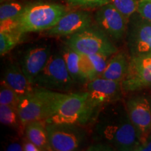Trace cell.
<instances>
[{"label":"cell","mask_w":151,"mask_h":151,"mask_svg":"<svg viewBox=\"0 0 151 151\" xmlns=\"http://www.w3.org/2000/svg\"><path fill=\"white\" fill-rule=\"evenodd\" d=\"M48 141L52 150H78L86 139V131L81 124L72 123H46Z\"/></svg>","instance_id":"obj_9"},{"label":"cell","mask_w":151,"mask_h":151,"mask_svg":"<svg viewBox=\"0 0 151 151\" xmlns=\"http://www.w3.org/2000/svg\"><path fill=\"white\" fill-rule=\"evenodd\" d=\"M111 56L103 54L82 55L83 71L88 82L101 76Z\"/></svg>","instance_id":"obj_16"},{"label":"cell","mask_w":151,"mask_h":151,"mask_svg":"<svg viewBox=\"0 0 151 151\" xmlns=\"http://www.w3.org/2000/svg\"><path fill=\"white\" fill-rule=\"evenodd\" d=\"M22 146H23L24 151H41V149L37 145L30 141L26 137L22 141Z\"/></svg>","instance_id":"obj_27"},{"label":"cell","mask_w":151,"mask_h":151,"mask_svg":"<svg viewBox=\"0 0 151 151\" xmlns=\"http://www.w3.org/2000/svg\"><path fill=\"white\" fill-rule=\"evenodd\" d=\"M88 92L70 93L59 92L53 109L46 123H72L83 125L88 123Z\"/></svg>","instance_id":"obj_4"},{"label":"cell","mask_w":151,"mask_h":151,"mask_svg":"<svg viewBox=\"0 0 151 151\" xmlns=\"http://www.w3.org/2000/svg\"><path fill=\"white\" fill-rule=\"evenodd\" d=\"M124 101L130 120L143 143L151 134V91L132 92Z\"/></svg>","instance_id":"obj_8"},{"label":"cell","mask_w":151,"mask_h":151,"mask_svg":"<svg viewBox=\"0 0 151 151\" xmlns=\"http://www.w3.org/2000/svg\"><path fill=\"white\" fill-rule=\"evenodd\" d=\"M45 120H35L25 125V137L35 143L41 150H52L48 141Z\"/></svg>","instance_id":"obj_20"},{"label":"cell","mask_w":151,"mask_h":151,"mask_svg":"<svg viewBox=\"0 0 151 151\" xmlns=\"http://www.w3.org/2000/svg\"><path fill=\"white\" fill-rule=\"evenodd\" d=\"M67 46L81 55H113L118 52L111 39L99 27H90L71 35Z\"/></svg>","instance_id":"obj_6"},{"label":"cell","mask_w":151,"mask_h":151,"mask_svg":"<svg viewBox=\"0 0 151 151\" xmlns=\"http://www.w3.org/2000/svg\"><path fill=\"white\" fill-rule=\"evenodd\" d=\"M68 4L81 8H94L109 3V0H66Z\"/></svg>","instance_id":"obj_25"},{"label":"cell","mask_w":151,"mask_h":151,"mask_svg":"<svg viewBox=\"0 0 151 151\" xmlns=\"http://www.w3.org/2000/svg\"><path fill=\"white\" fill-rule=\"evenodd\" d=\"M91 17L87 11H77L67 13L55 25L48 29L47 34L56 37L71 36L91 27Z\"/></svg>","instance_id":"obj_14"},{"label":"cell","mask_w":151,"mask_h":151,"mask_svg":"<svg viewBox=\"0 0 151 151\" xmlns=\"http://www.w3.org/2000/svg\"><path fill=\"white\" fill-rule=\"evenodd\" d=\"M10 1V0H1V1Z\"/></svg>","instance_id":"obj_31"},{"label":"cell","mask_w":151,"mask_h":151,"mask_svg":"<svg viewBox=\"0 0 151 151\" xmlns=\"http://www.w3.org/2000/svg\"><path fill=\"white\" fill-rule=\"evenodd\" d=\"M151 151V134L146 141L141 143L136 151Z\"/></svg>","instance_id":"obj_28"},{"label":"cell","mask_w":151,"mask_h":151,"mask_svg":"<svg viewBox=\"0 0 151 151\" xmlns=\"http://www.w3.org/2000/svg\"><path fill=\"white\" fill-rule=\"evenodd\" d=\"M148 89L149 90H150V91H151V86H150V87H149V88H148Z\"/></svg>","instance_id":"obj_30"},{"label":"cell","mask_w":151,"mask_h":151,"mask_svg":"<svg viewBox=\"0 0 151 151\" xmlns=\"http://www.w3.org/2000/svg\"><path fill=\"white\" fill-rule=\"evenodd\" d=\"M51 55V49L47 44L36 45L24 52L20 67L24 75L33 84L35 78L46 66Z\"/></svg>","instance_id":"obj_13"},{"label":"cell","mask_w":151,"mask_h":151,"mask_svg":"<svg viewBox=\"0 0 151 151\" xmlns=\"http://www.w3.org/2000/svg\"><path fill=\"white\" fill-rule=\"evenodd\" d=\"M127 37L129 57L151 56V22L137 11L129 19Z\"/></svg>","instance_id":"obj_10"},{"label":"cell","mask_w":151,"mask_h":151,"mask_svg":"<svg viewBox=\"0 0 151 151\" xmlns=\"http://www.w3.org/2000/svg\"><path fill=\"white\" fill-rule=\"evenodd\" d=\"M117 10L129 21L132 15L137 11V0H109Z\"/></svg>","instance_id":"obj_23"},{"label":"cell","mask_w":151,"mask_h":151,"mask_svg":"<svg viewBox=\"0 0 151 151\" xmlns=\"http://www.w3.org/2000/svg\"><path fill=\"white\" fill-rule=\"evenodd\" d=\"M137 12L143 18L151 22V0H139Z\"/></svg>","instance_id":"obj_26"},{"label":"cell","mask_w":151,"mask_h":151,"mask_svg":"<svg viewBox=\"0 0 151 151\" xmlns=\"http://www.w3.org/2000/svg\"><path fill=\"white\" fill-rule=\"evenodd\" d=\"M24 7L18 2L3 4L0 7V32L17 30L18 18Z\"/></svg>","instance_id":"obj_18"},{"label":"cell","mask_w":151,"mask_h":151,"mask_svg":"<svg viewBox=\"0 0 151 151\" xmlns=\"http://www.w3.org/2000/svg\"><path fill=\"white\" fill-rule=\"evenodd\" d=\"M121 83L124 92L148 88L151 86V56L129 57L127 73Z\"/></svg>","instance_id":"obj_11"},{"label":"cell","mask_w":151,"mask_h":151,"mask_svg":"<svg viewBox=\"0 0 151 151\" xmlns=\"http://www.w3.org/2000/svg\"><path fill=\"white\" fill-rule=\"evenodd\" d=\"M129 58L124 52H117L111 57L101 77L118 82H122L126 76L129 67Z\"/></svg>","instance_id":"obj_17"},{"label":"cell","mask_w":151,"mask_h":151,"mask_svg":"<svg viewBox=\"0 0 151 151\" xmlns=\"http://www.w3.org/2000/svg\"><path fill=\"white\" fill-rule=\"evenodd\" d=\"M74 82L66 66L62 52L52 54L34 81V86L60 92H69Z\"/></svg>","instance_id":"obj_7"},{"label":"cell","mask_w":151,"mask_h":151,"mask_svg":"<svg viewBox=\"0 0 151 151\" xmlns=\"http://www.w3.org/2000/svg\"><path fill=\"white\" fill-rule=\"evenodd\" d=\"M20 97L6 83L1 81L0 88V104L18 107Z\"/></svg>","instance_id":"obj_24"},{"label":"cell","mask_w":151,"mask_h":151,"mask_svg":"<svg viewBox=\"0 0 151 151\" xmlns=\"http://www.w3.org/2000/svg\"><path fill=\"white\" fill-rule=\"evenodd\" d=\"M66 66L74 83L86 84L88 83L82 67V55L66 46L61 51Z\"/></svg>","instance_id":"obj_19"},{"label":"cell","mask_w":151,"mask_h":151,"mask_svg":"<svg viewBox=\"0 0 151 151\" xmlns=\"http://www.w3.org/2000/svg\"><path fill=\"white\" fill-rule=\"evenodd\" d=\"M6 150L9 151H22L23 150V146L22 143L19 142H11L6 146Z\"/></svg>","instance_id":"obj_29"},{"label":"cell","mask_w":151,"mask_h":151,"mask_svg":"<svg viewBox=\"0 0 151 151\" xmlns=\"http://www.w3.org/2000/svg\"><path fill=\"white\" fill-rule=\"evenodd\" d=\"M23 35L18 30L8 32H0V54L4 55L10 52L20 41Z\"/></svg>","instance_id":"obj_22"},{"label":"cell","mask_w":151,"mask_h":151,"mask_svg":"<svg viewBox=\"0 0 151 151\" xmlns=\"http://www.w3.org/2000/svg\"><path fill=\"white\" fill-rule=\"evenodd\" d=\"M67 14L65 6L55 3H35L24 7L18 18L17 30L22 34L48 30Z\"/></svg>","instance_id":"obj_2"},{"label":"cell","mask_w":151,"mask_h":151,"mask_svg":"<svg viewBox=\"0 0 151 151\" xmlns=\"http://www.w3.org/2000/svg\"><path fill=\"white\" fill-rule=\"evenodd\" d=\"M2 81L20 97L32 91L35 87L24 75L21 67L15 64L7 66Z\"/></svg>","instance_id":"obj_15"},{"label":"cell","mask_w":151,"mask_h":151,"mask_svg":"<svg viewBox=\"0 0 151 151\" xmlns=\"http://www.w3.org/2000/svg\"><path fill=\"white\" fill-rule=\"evenodd\" d=\"M86 85L88 93L86 109L88 123L95 118L104 106L123 98L124 92L121 82L99 77L89 81Z\"/></svg>","instance_id":"obj_5"},{"label":"cell","mask_w":151,"mask_h":151,"mask_svg":"<svg viewBox=\"0 0 151 151\" xmlns=\"http://www.w3.org/2000/svg\"><path fill=\"white\" fill-rule=\"evenodd\" d=\"M0 121L6 126L18 128L20 132H24L19 120L18 108L16 106L0 104Z\"/></svg>","instance_id":"obj_21"},{"label":"cell","mask_w":151,"mask_h":151,"mask_svg":"<svg viewBox=\"0 0 151 151\" xmlns=\"http://www.w3.org/2000/svg\"><path fill=\"white\" fill-rule=\"evenodd\" d=\"M60 92L35 86L29 93L20 97L18 113L24 132L27 123L35 120H46L50 117Z\"/></svg>","instance_id":"obj_3"},{"label":"cell","mask_w":151,"mask_h":151,"mask_svg":"<svg viewBox=\"0 0 151 151\" xmlns=\"http://www.w3.org/2000/svg\"><path fill=\"white\" fill-rule=\"evenodd\" d=\"M92 136L96 143L107 145L116 150L136 151L141 143L123 99L100 109L93 120Z\"/></svg>","instance_id":"obj_1"},{"label":"cell","mask_w":151,"mask_h":151,"mask_svg":"<svg viewBox=\"0 0 151 151\" xmlns=\"http://www.w3.org/2000/svg\"><path fill=\"white\" fill-rule=\"evenodd\" d=\"M94 20L97 27L113 40H120L127 32L128 21L111 3L99 7Z\"/></svg>","instance_id":"obj_12"}]
</instances>
